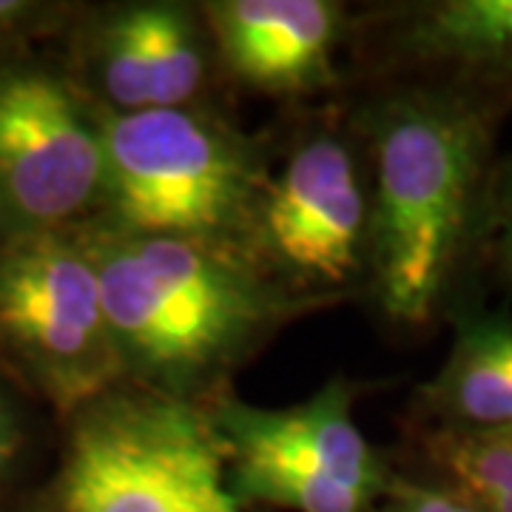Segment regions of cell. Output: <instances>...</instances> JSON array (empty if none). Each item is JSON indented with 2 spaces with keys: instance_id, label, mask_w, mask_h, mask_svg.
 I'll return each instance as SVG.
<instances>
[{
  "instance_id": "2e32d148",
  "label": "cell",
  "mask_w": 512,
  "mask_h": 512,
  "mask_svg": "<svg viewBox=\"0 0 512 512\" xmlns=\"http://www.w3.org/2000/svg\"><path fill=\"white\" fill-rule=\"evenodd\" d=\"M15 447H18L15 421H12V416H9L6 404L0 402V473L6 470V464H9V458H12V453H15Z\"/></svg>"
},
{
  "instance_id": "8fae6325",
  "label": "cell",
  "mask_w": 512,
  "mask_h": 512,
  "mask_svg": "<svg viewBox=\"0 0 512 512\" xmlns=\"http://www.w3.org/2000/svg\"><path fill=\"white\" fill-rule=\"evenodd\" d=\"M407 43L430 60L512 66V0H447L424 9Z\"/></svg>"
},
{
  "instance_id": "6da1fadb",
  "label": "cell",
  "mask_w": 512,
  "mask_h": 512,
  "mask_svg": "<svg viewBox=\"0 0 512 512\" xmlns=\"http://www.w3.org/2000/svg\"><path fill=\"white\" fill-rule=\"evenodd\" d=\"M484 126L450 97H402L376 123L370 256L379 302L396 322H424L453 274L473 211Z\"/></svg>"
},
{
  "instance_id": "4fadbf2b",
  "label": "cell",
  "mask_w": 512,
  "mask_h": 512,
  "mask_svg": "<svg viewBox=\"0 0 512 512\" xmlns=\"http://www.w3.org/2000/svg\"><path fill=\"white\" fill-rule=\"evenodd\" d=\"M151 60V109H180L205 77V55L194 23L174 6H137Z\"/></svg>"
},
{
  "instance_id": "7c38bea8",
  "label": "cell",
  "mask_w": 512,
  "mask_h": 512,
  "mask_svg": "<svg viewBox=\"0 0 512 512\" xmlns=\"http://www.w3.org/2000/svg\"><path fill=\"white\" fill-rule=\"evenodd\" d=\"M436 461L478 512H512V427L444 430L433 439Z\"/></svg>"
},
{
  "instance_id": "52a82bcc",
  "label": "cell",
  "mask_w": 512,
  "mask_h": 512,
  "mask_svg": "<svg viewBox=\"0 0 512 512\" xmlns=\"http://www.w3.org/2000/svg\"><path fill=\"white\" fill-rule=\"evenodd\" d=\"M103 191V131L55 74L0 72V220L43 231Z\"/></svg>"
},
{
  "instance_id": "9a60e30c",
  "label": "cell",
  "mask_w": 512,
  "mask_h": 512,
  "mask_svg": "<svg viewBox=\"0 0 512 512\" xmlns=\"http://www.w3.org/2000/svg\"><path fill=\"white\" fill-rule=\"evenodd\" d=\"M379 512H478V507L456 490L399 481L390 487Z\"/></svg>"
},
{
  "instance_id": "8992f818",
  "label": "cell",
  "mask_w": 512,
  "mask_h": 512,
  "mask_svg": "<svg viewBox=\"0 0 512 512\" xmlns=\"http://www.w3.org/2000/svg\"><path fill=\"white\" fill-rule=\"evenodd\" d=\"M0 328L55 402H89L123 370L92 256L57 239H26L0 259Z\"/></svg>"
},
{
  "instance_id": "9c48e42d",
  "label": "cell",
  "mask_w": 512,
  "mask_h": 512,
  "mask_svg": "<svg viewBox=\"0 0 512 512\" xmlns=\"http://www.w3.org/2000/svg\"><path fill=\"white\" fill-rule=\"evenodd\" d=\"M231 69L259 89L291 92L328 77L339 9L325 0H228L211 6Z\"/></svg>"
},
{
  "instance_id": "ba28073f",
  "label": "cell",
  "mask_w": 512,
  "mask_h": 512,
  "mask_svg": "<svg viewBox=\"0 0 512 512\" xmlns=\"http://www.w3.org/2000/svg\"><path fill=\"white\" fill-rule=\"evenodd\" d=\"M365 234V191L350 151L333 137L305 143L262 208L268 251L296 276L336 285L359 268Z\"/></svg>"
},
{
  "instance_id": "e0dca14e",
  "label": "cell",
  "mask_w": 512,
  "mask_h": 512,
  "mask_svg": "<svg viewBox=\"0 0 512 512\" xmlns=\"http://www.w3.org/2000/svg\"><path fill=\"white\" fill-rule=\"evenodd\" d=\"M504 237H501V248H504V256H507V265L512 268V174L510 183H507V191H504Z\"/></svg>"
},
{
  "instance_id": "30bf717a",
  "label": "cell",
  "mask_w": 512,
  "mask_h": 512,
  "mask_svg": "<svg viewBox=\"0 0 512 512\" xmlns=\"http://www.w3.org/2000/svg\"><path fill=\"white\" fill-rule=\"evenodd\" d=\"M450 430L512 427V319L470 313L458 322L450 359L430 387Z\"/></svg>"
},
{
  "instance_id": "7a4b0ae2",
  "label": "cell",
  "mask_w": 512,
  "mask_h": 512,
  "mask_svg": "<svg viewBox=\"0 0 512 512\" xmlns=\"http://www.w3.org/2000/svg\"><path fill=\"white\" fill-rule=\"evenodd\" d=\"M92 259L123 359L168 382L242 348L268 311L254 279L205 239L123 237Z\"/></svg>"
},
{
  "instance_id": "ac0fdd59",
  "label": "cell",
  "mask_w": 512,
  "mask_h": 512,
  "mask_svg": "<svg viewBox=\"0 0 512 512\" xmlns=\"http://www.w3.org/2000/svg\"><path fill=\"white\" fill-rule=\"evenodd\" d=\"M26 3H18V0H0V26H6V23H12V20H18L20 15H26Z\"/></svg>"
},
{
  "instance_id": "5bb4252c",
  "label": "cell",
  "mask_w": 512,
  "mask_h": 512,
  "mask_svg": "<svg viewBox=\"0 0 512 512\" xmlns=\"http://www.w3.org/2000/svg\"><path fill=\"white\" fill-rule=\"evenodd\" d=\"M103 86L123 114L151 109V60L140 9H126L106 29Z\"/></svg>"
},
{
  "instance_id": "3957f363",
  "label": "cell",
  "mask_w": 512,
  "mask_h": 512,
  "mask_svg": "<svg viewBox=\"0 0 512 512\" xmlns=\"http://www.w3.org/2000/svg\"><path fill=\"white\" fill-rule=\"evenodd\" d=\"M214 424L188 404L114 399L77 424L63 512H242Z\"/></svg>"
},
{
  "instance_id": "277c9868",
  "label": "cell",
  "mask_w": 512,
  "mask_h": 512,
  "mask_svg": "<svg viewBox=\"0 0 512 512\" xmlns=\"http://www.w3.org/2000/svg\"><path fill=\"white\" fill-rule=\"evenodd\" d=\"M103 131V194L128 237L205 239L231 225L248 197L234 140L183 109L111 117Z\"/></svg>"
},
{
  "instance_id": "5b68a950",
  "label": "cell",
  "mask_w": 512,
  "mask_h": 512,
  "mask_svg": "<svg viewBox=\"0 0 512 512\" xmlns=\"http://www.w3.org/2000/svg\"><path fill=\"white\" fill-rule=\"evenodd\" d=\"M214 433L239 498L293 512H365L382 490V467L342 382L288 410L228 404Z\"/></svg>"
}]
</instances>
